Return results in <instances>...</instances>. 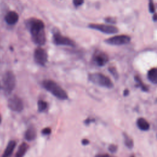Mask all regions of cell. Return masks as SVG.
Returning <instances> with one entry per match:
<instances>
[{
  "label": "cell",
  "instance_id": "obj_1",
  "mask_svg": "<svg viewBox=\"0 0 157 157\" xmlns=\"http://www.w3.org/2000/svg\"><path fill=\"white\" fill-rule=\"evenodd\" d=\"M34 43L38 45H43L46 41L45 25L44 22L37 18H30L26 22Z\"/></svg>",
  "mask_w": 157,
  "mask_h": 157
},
{
  "label": "cell",
  "instance_id": "obj_2",
  "mask_svg": "<svg viewBox=\"0 0 157 157\" xmlns=\"http://www.w3.org/2000/svg\"><path fill=\"white\" fill-rule=\"evenodd\" d=\"M43 87L54 96L61 100L67 99L68 98L67 93L55 82L52 80H45L42 82Z\"/></svg>",
  "mask_w": 157,
  "mask_h": 157
},
{
  "label": "cell",
  "instance_id": "obj_3",
  "mask_svg": "<svg viewBox=\"0 0 157 157\" xmlns=\"http://www.w3.org/2000/svg\"><path fill=\"white\" fill-rule=\"evenodd\" d=\"M88 78L93 83L101 86L108 88H111L113 86V84L110 78L101 73L91 74L89 75Z\"/></svg>",
  "mask_w": 157,
  "mask_h": 157
},
{
  "label": "cell",
  "instance_id": "obj_4",
  "mask_svg": "<svg viewBox=\"0 0 157 157\" xmlns=\"http://www.w3.org/2000/svg\"><path fill=\"white\" fill-rule=\"evenodd\" d=\"M3 88L7 94H10L15 87L16 78L13 73L7 71L5 73L2 78Z\"/></svg>",
  "mask_w": 157,
  "mask_h": 157
},
{
  "label": "cell",
  "instance_id": "obj_5",
  "mask_svg": "<svg viewBox=\"0 0 157 157\" xmlns=\"http://www.w3.org/2000/svg\"><path fill=\"white\" fill-rule=\"evenodd\" d=\"M53 41L57 45H66L74 47L75 42L70 38L64 36L58 32H55L53 35Z\"/></svg>",
  "mask_w": 157,
  "mask_h": 157
},
{
  "label": "cell",
  "instance_id": "obj_6",
  "mask_svg": "<svg viewBox=\"0 0 157 157\" xmlns=\"http://www.w3.org/2000/svg\"><path fill=\"white\" fill-rule=\"evenodd\" d=\"M90 28L99 31L105 34H115L118 33V29L114 26L104 25V24H90L88 25Z\"/></svg>",
  "mask_w": 157,
  "mask_h": 157
},
{
  "label": "cell",
  "instance_id": "obj_7",
  "mask_svg": "<svg viewBox=\"0 0 157 157\" xmlns=\"http://www.w3.org/2000/svg\"><path fill=\"white\" fill-rule=\"evenodd\" d=\"M131 40V38L127 35L115 36L105 40V42L112 45H121L128 44Z\"/></svg>",
  "mask_w": 157,
  "mask_h": 157
},
{
  "label": "cell",
  "instance_id": "obj_8",
  "mask_svg": "<svg viewBox=\"0 0 157 157\" xmlns=\"http://www.w3.org/2000/svg\"><path fill=\"white\" fill-rule=\"evenodd\" d=\"M34 59L39 65L45 66L47 61V52L41 47L37 48L34 52Z\"/></svg>",
  "mask_w": 157,
  "mask_h": 157
},
{
  "label": "cell",
  "instance_id": "obj_9",
  "mask_svg": "<svg viewBox=\"0 0 157 157\" xmlns=\"http://www.w3.org/2000/svg\"><path fill=\"white\" fill-rule=\"evenodd\" d=\"M9 108L15 112H20L23 109V104L20 98L17 96L10 97L7 102Z\"/></svg>",
  "mask_w": 157,
  "mask_h": 157
},
{
  "label": "cell",
  "instance_id": "obj_10",
  "mask_svg": "<svg viewBox=\"0 0 157 157\" xmlns=\"http://www.w3.org/2000/svg\"><path fill=\"white\" fill-rule=\"evenodd\" d=\"M93 61L99 66H104L109 61V57L106 53L102 52H96L93 56Z\"/></svg>",
  "mask_w": 157,
  "mask_h": 157
},
{
  "label": "cell",
  "instance_id": "obj_11",
  "mask_svg": "<svg viewBox=\"0 0 157 157\" xmlns=\"http://www.w3.org/2000/svg\"><path fill=\"white\" fill-rule=\"evenodd\" d=\"M18 15L15 11H9L7 13L4 18L6 22L10 25L15 24L18 21Z\"/></svg>",
  "mask_w": 157,
  "mask_h": 157
},
{
  "label": "cell",
  "instance_id": "obj_12",
  "mask_svg": "<svg viewBox=\"0 0 157 157\" xmlns=\"http://www.w3.org/2000/svg\"><path fill=\"white\" fill-rule=\"evenodd\" d=\"M15 147H16V142L14 140L10 141L8 143L2 157H10V155L12 154Z\"/></svg>",
  "mask_w": 157,
  "mask_h": 157
},
{
  "label": "cell",
  "instance_id": "obj_13",
  "mask_svg": "<svg viewBox=\"0 0 157 157\" xmlns=\"http://www.w3.org/2000/svg\"><path fill=\"white\" fill-rule=\"evenodd\" d=\"M36 129L34 127H29L25 132V137L28 141H31L36 137Z\"/></svg>",
  "mask_w": 157,
  "mask_h": 157
},
{
  "label": "cell",
  "instance_id": "obj_14",
  "mask_svg": "<svg viewBox=\"0 0 157 157\" xmlns=\"http://www.w3.org/2000/svg\"><path fill=\"white\" fill-rule=\"evenodd\" d=\"M137 125L138 128L142 131H147L150 128V124L144 118H139L137 119Z\"/></svg>",
  "mask_w": 157,
  "mask_h": 157
},
{
  "label": "cell",
  "instance_id": "obj_15",
  "mask_svg": "<svg viewBox=\"0 0 157 157\" xmlns=\"http://www.w3.org/2000/svg\"><path fill=\"white\" fill-rule=\"evenodd\" d=\"M28 145L25 142L22 143L19 146L17 150V151L15 155V157H23L26 151L28 150Z\"/></svg>",
  "mask_w": 157,
  "mask_h": 157
},
{
  "label": "cell",
  "instance_id": "obj_16",
  "mask_svg": "<svg viewBox=\"0 0 157 157\" xmlns=\"http://www.w3.org/2000/svg\"><path fill=\"white\" fill-rule=\"evenodd\" d=\"M147 77L148 80L154 83H157V68H152L148 72Z\"/></svg>",
  "mask_w": 157,
  "mask_h": 157
},
{
  "label": "cell",
  "instance_id": "obj_17",
  "mask_svg": "<svg viewBox=\"0 0 157 157\" xmlns=\"http://www.w3.org/2000/svg\"><path fill=\"white\" fill-rule=\"evenodd\" d=\"M123 136H124V144H125V145L127 147H128L129 148H131L134 145V142H133L132 139L125 133L123 134Z\"/></svg>",
  "mask_w": 157,
  "mask_h": 157
},
{
  "label": "cell",
  "instance_id": "obj_18",
  "mask_svg": "<svg viewBox=\"0 0 157 157\" xmlns=\"http://www.w3.org/2000/svg\"><path fill=\"white\" fill-rule=\"evenodd\" d=\"M37 106H38V110L39 112H43L47 108V102L43 101V100H39L37 102Z\"/></svg>",
  "mask_w": 157,
  "mask_h": 157
},
{
  "label": "cell",
  "instance_id": "obj_19",
  "mask_svg": "<svg viewBox=\"0 0 157 157\" xmlns=\"http://www.w3.org/2000/svg\"><path fill=\"white\" fill-rule=\"evenodd\" d=\"M135 80H136V81L138 83V85L141 87V88H142V90H144V91H147V90H148L147 87L146 85L142 82L141 79L140 78V77H139V76L136 75V77H135Z\"/></svg>",
  "mask_w": 157,
  "mask_h": 157
},
{
  "label": "cell",
  "instance_id": "obj_20",
  "mask_svg": "<svg viewBox=\"0 0 157 157\" xmlns=\"http://www.w3.org/2000/svg\"><path fill=\"white\" fill-rule=\"evenodd\" d=\"M109 72L113 75V77L115 78H117L118 76V74H117V71L116 70V69L114 67H110L109 68Z\"/></svg>",
  "mask_w": 157,
  "mask_h": 157
},
{
  "label": "cell",
  "instance_id": "obj_21",
  "mask_svg": "<svg viewBox=\"0 0 157 157\" xmlns=\"http://www.w3.org/2000/svg\"><path fill=\"white\" fill-rule=\"evenodd\" d=\"M84 0H73V4L75 7H77L83 4Z\"/></svg>",
  "mask_w": 157,
  "mask_h": 157
},
{
  "label": "cell",
  "instance_id": "obj_22",
  "mask_svg": "<svg viewBox=\"0 0 157 157\" xmlns=\"http://www.w3.org/2000/svg\"><path fill=\"white\" fill-rule=\"evenodd\" d=\"M109 150L112 153H115L117 150V146L114 144H111L109 146Z\"/></svg>",
  "mask_w": 157,
  "mask_h": 157
},
{
  "label": "cell",
  "instance_id": "obj_23",
  "mask_svg": "<svg viewBox=\"0 0 157 157\" xmlns=\"http://www.w3.org/2000/svg\"><path fill=\"white\" fill-rule=\"evenodd\" d=\"M149 10L151 13H153L155 12V6L153 4V2L152 0L149 1Z\"/></svg>",
  "mask_w": 157,
  "mask_h": 157
},
{
  "label": "cell",
  "instance_id": "obj_24",
  "mask_svg": "<svg viewBox=\"0 0 157 157\" xmlns=\"http://www.w3.org/2000/svg\"><path fill=\"white\" fill-rule=\"evenodd\" d=\"M51 131H52V130L50 128H45L42 130V133L44 135H48L51 133Z\"/></svg>",
  "mask_w": 157,
  "mask_h": 157
},
{
  "label": "cell",
  "instance_id": "obj_25",
  "mask_svg": "<svg viewBox=\"0 0 157 157\" xmlns=\"http://www.w3.org/2000/svg\"><path fill=\"white\" fill-rule=\"evenodd\" d=\"M105 21L107 23H116V20L113 18L112 17H107L105 19Z\"/></svg>",
  "mask_w": 157,
  "mask_h": 157
},
{
  "label": "cell",
  "instance_id": "obj_26",
  "mask_svg": "<svg viewBox=\"0 0 157 157\" xmlns=\"http://www.w3.org/2000/svg\"><path fill=\"white\" fill-rule=\"evenodd\" d=\"M95 157H113L108 154H101V155H97Z\"/></svg>",
  "mask_w": 157,
  "mask_h": 157
},
{
  "label": "cell",
  "instance_id": "obj_27",
  "mask_svg": "<svg viewBox=\"0 0 157 157\" xmlns=\"http://www.w3.org/2000/svg\"><path fill=\"white\" fill-rule=\"evenodd\" d=\"M89 143H90L89 140H88V139H82V144L83 145H86L89 144Z\"/></svg>",
  "mask_w": 157,
  "mask_h": 157
},
{
  "label": "cell",
  "instance_id": "obj_28",
  "mask_svg": "<svg viewBox=\"0 0 157 157\" xmlns=\"http://www.w3.org/2000/svg\"><path fill=\"white\" fill-rule=\"evenodd\" d=\"M128 94H129V91L128 90H125L124 91V95L127 96Z\"/></svg>",
  "mask_w": 157,
  "mask_h": 157
},
{
  "label": "cell",
  "instance_id": "obj_29",
  "mask_svg": "<svg viewBox=\"0 0 157 157\" xmlns=\"http://www.w3.org/2000/svg\"><path fill=\"white\" fill-rule=\"evenodd\" d=\"M153 20H154L155 21H156V20H157V15H156V14H155V15H153Z\"/></svg>",
  "mask_w": 157,
  "mask_h": 157
},
{
  "label": "cell",
  "instance_id": "obj_30",
  "mask_svg": "<svg viewBox=\"0 0 157 157\" xmlns=\"http://www.w3.org/2000/svg\"><path fill=\"white\" fill-rule=\"evenodd\" d=\"M1 121H2V118H1V115H0V123H1Z\"/></svg>",
  "mask_w": 157,
  "mask_h": 157
},
{
  "label": "cell",
  "instance_id": "obj_31",
  "mask_svg": "<svg viewBox=\"0 0 157 157\" xmlns=\"http://www.w3.org/2000/svg\"><path fill=\"white\" fill-rule=\"evenodd\" d=\"M131 157H134V156H131Z\"/></svg>",
  "mask_w": 157,
  "mask_h": 157
},
{
  "label": "cell",
  "instance_id": "obj_32",
  "mask_svg": "<svg viewBox=\"0 0 157 157\" xmlns=\"http://www.w3.org/2000/svg\"><path fill=\"white\" fill-rule=\"evenodd\" d=\"M156 136H157V135H156Z\"/></svg>",
  "mask_w": 157,
  "mask_h": 157
},
{
  "label": "cell",
  "instance_id": "obj_33",
  "mask_svg": "<svg viewBox=\"0 0 157 157\" xmlns=\"http://www.w3.org/2000/svg\"><path fill=\"white\" fill-rule=\"evenodd\" d=\"M0 87H1V86H0Z\"/></svg>",
  "mask_w": 157,
  "mask_h": 157
}]
</instances>
